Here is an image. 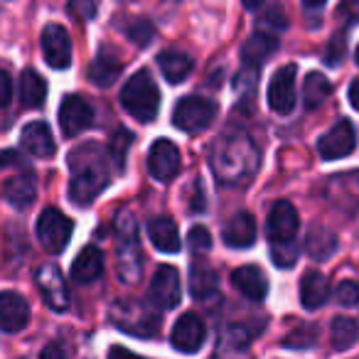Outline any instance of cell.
I'll return each instance as SVG.
<instances>
[{
    "label": "cell",
    "instance_id": "obj_34",
    "mask_svg": "<svg viewBox=\"0 0 359 359\" xmlns=\"http://www.w3.org/2000/svg\"><path fill=\"white\" fill-rule=\"evenodd\" d=\"M271 256H273V264L278 269H290L298 261V246L293 239L288 241H271Z\"/></svg>",
    "mask_w": 359,
    "mask_h": 359
},
{
    "label": "cell",
    "instance_id": "obj_37",
    "mask_svg": "<svg viewBox=\"0 0 359 359\" xmlns=\"http://www.w3.org/2000/svg\"><path fill=\"white\" fill-rule=\"evenodd\" d=\"M315 344V330L310 327H300L295 332H290L288 337L283 339V347L290 349H305V347H313Z\"/></svg>",
    "mask_w": 359,
    "mask_h": 359
},
{
    "label": "cell",
    "instance_id": "obj_5",
    "mask_svg": "<svg viewBox=\"0 0 359 359\" xmlns=\"http://www.w3.org/2000/svg\"><path fill=\"white\" fill-rule=\"evenodd\" d=\"M217 116V106L202 96H185L172 111V123L185 133H202Z\"/></svg>",
    "mask_w": 359,
    "mask_h": 359
},
{
    "label": "cell",
    "instance_id": "obj_19",
    "mask_svg": "<svg viewBox=\"0 0 359 359\" xmlns=\"http://www.w3.org/2000/svg\"><path fill=\"white\" fill-rule=\"evenodd\" d=\"M222 239L226 241V246L231 249H249L256 241V219L249 212H239L234 215L222 229Z\"/></svg>",
    "mask_w": 359,
    "mask_h": 359
},
{
    "label": "cell",
    "instance_id": "obj_38",
    "mask_svg": "<svg viewBox=\"0 0 359 359\" xmlns=\"http://www.w3.org/2000/svg\"><path fill=\"white\" fill-rule=\"evenodd\" d=\"M99 11V0H69V13L76 20H91Z\"/></svg>",
    "mask_w": 359,
    "mask_h": 359
},
{
    "label": "cell",
    "instance_id": "obj_33",
    "mask_svg": "<svg viewBox=\"0 0 359 359\" xmlns=\"http://www.w3.org/2000/svg\"><path fill=\"white\" fill-rule=\"evenodd\" d=\"M259 27L266 32H280L288 27V18H285V11L283 6H278V3H273V6H269L264 13L259 15Z\"/></svg>",
    "mask_w": 359,
    "mask_h": 359
},
{
    "label": "cell",
    "instance_id": "obj_46",
    "mask_svg": "<svg viewBox=\"0 0 359 359\" xmlns=\"http://www.w3.org/2000/svg\"><path fill=\"white\" fill-rule=\"evenodd\" d=\"M349 101H352V106L359 111V79H354L352 86H349Z\"/></svg>",
    "mask_w": 359,
    "mask_h": 359
},
{
    "label": "cell",
    "instance_id": "obj_45",
    "mask_svg": "<svg viewBox=\"0 0 359 359\" xmlns=\"http://www.w3.org/2000/svg\"><path fill=\"white\" fill-rule=\"evenodd\" d=\"M20 163V155L13 153V150H0V170L3 168H11V165Z\"/></svg>",
    "mask_w": 359,
    "mask_h": 359
},
{
    "label": "cell",
    "instance_id": "obj_48",
    "mask_svg": "<svg viewBox=\"0 0 359 359\" xmlns=\"http://www.w3.org/2000/svg\"><path fill=\"white\" fill-rule=\"evenodd\" d=\"M241 3H244L246 8H249V11H256V8H261L266 3V0H241Z\"/></svg>",
    "mask_w": 359,
    "mask_h": 359
},
{
    "label": "cell",
    "instance_id": "obj_10",
    "mask_svg": "<svg viewBox=\"0 0 359 359\" xmlns=\"http://www.w3.org/2000/svg\"><path fill=\"white\" fill-rule=\"evenodd\" d=\"M180 168H182V158L175 143H170L168 138L155 140V145L148 153V170L158 182H170L177 177Z\"/></svg>",
    "mask_w": 359,
    "mask_h": 359
},
{
    "label": "cell",
    "instance_id": "obj_3",
    "mask_svg": "<svg viewBox=\"0 0 359 359\" xmlns=\"http://www.w3.org/2000/svg\"><path fill=\"white\" fill-rule=\"evenodd\" d=\"M121 104L123 109L140 123L155 121L160 109V91L148 72H135L121 89Z\"/></svg>",
    "mask_w": 359,
    "mask_h": 359
},
{
    "label": "cell",
    "instance_id": "obj_25",
    "mask_svg": "<svg viewBox=\"0 0 359 359\" xmlns=\"http://www.w3.org/2000/svg\"><path fill=\"white\" fill-rule=\"evenodd\" d=\"M150 241L158 251L163 254H177L180 251V231L170 217H158L148 224Z\"/></svg>",
    "mask_w": 359,
    "mask_h": 359
},
{
    "label": "cell",
    "instance_id": "obj_2",
    "mask_svg": "<svg viewBox=\"0 0 359 359\" xmlns=\"http://www.w3.org/2000/svg\"><path fill=\"white\" fill-rule=\"evenodd\" d=\"M116 239H118V251H116V269L123 283L133 285L140 280V271H143V254H140L138 244V224H135L130 210H121L116 217Z\"/></svg>",
    "mask_w": 359,
    "mask_h": 359
},
{
    "label": "cell",
    "instance_id": "obj_31",
    "mask_svg": "<svg viewBox=\"0 0 359 359\" xmlns=\"http://www.w3.org/2000/svg\"><path fill=\"white\" fill-rule=\"evenodd\" d=\"M190 293L197 300H210L217 293V273L207 266H195L190 276Z\"/></svg>",
    "mask_w": 359,
    "mask_h": 359
},
{
    "label": "cell",
    "instance_id": "obj_43",
    "mask_svg": "<svg viewBox=\"0 0 359 359\" xmlns=\"http://www.w3.org/2000/svg\"><path fill=\"white\" fill-rule=\"evenodd\" d=\"M342 57H344V37L337 35L332 42H330L327 52H325V62H327L330 67H334V65H339Z\"/></svg>",
    "mask_w": 359,
    "mask_h": 359
},
{
    "label": "cell",
    "instance_id": "obj_18",
    "mask_svg": "<svg viewBox=\"0 0 359 359\" xmlns=\"http://www.w3.org/2000/svg\"><path fill=\"white\" fill-rule=\"evenodd\" d=\"M20 143H22V148L35 155V158H52L57 150L52 128L45 121H32V123H27L20 133Z\"/></svg>",
    "mask_w": 359,
    "mask_h": 359
},
{
    "label": "cell",
    "instance_id": "obj_16",
    "mask_svg": "<svg viewBox=\"0 0 359 359\" xmlns=\"http://www.w3.org/2000/svg\"><path fill=\"white\" fill-rule=\"evenodd\" d=\"M30 323V305L20 293L3 290L0 293V330L3 332H22Z\"/></svg>",
    "mask_w": 359,
    "mask_h": 359
},
{
    "label": "cell",
    "instance_id": "obj_24",
    "mask_svg": "<svg viewBox=\"0 0 359 359\" xmlns=\"http://www.w3.org/2000/svg\"><path fill=\"white\" fill-rule=\"evenodd\" d=\"M330 298V283L320 271H308L300 283V303L305 310H318L327 303Z\"/></svg>",
    "mask_w": 359,
    "mask_h": 359
},
{
    "label": "cell",
    "instance_id": "obj_11",
    "mask_svg": "<svg viewBox=\"0 0 359 359\" xmlns=\"http://www.w3.org/2000/svg\"><path fill=\"white\" fill-rule=\"evenodd\" d=\"M207 339V327H205V320L195 313H185L182 318L175 323V330H172V347L182 354H195L202 349Z\"/></svg>",
    "mask_w": 359,
    "mask_h": 359
},
{
    "label": "cell",
    "instance_id": "obj_17",
    "mask_svg": "<svg viewBox=\"0 0 359 359\" xmlns=\"http://www.w3.org/2000/svg\"><path fill=\"white\" fill-rule=\"evenodd\" d=\"M300 226L298 212L290 202H276L273 210L269 215V226H266V234L271 241H288L295 236Z\"/></svg>",
    "mask_w": 359,
    "mask_h": 359
},
{
    "label": "cell",
    "instance_id": "obj_20",
    "mask_svg": "<svg viewBox=\"0 0 359 359\" xmlns=\"http://www.w3.org/2000/svg\"><path fill=\"white\" fill-rule=\"evenodd\" d=\"M104 273V251L99 246H86L72 264V278L76 283H94Z\"/></svg>",
    "mask_w": 359,
    "mask_h": 359
},
{
    "label": "cell",
    "instance_id": "obj_21",
    "mask_svg": "<svg viewBox=\"0 0 359 359\" xmlns=\"http://www.w3.org/2000/svg\"><path fill=\"white\" fill-rule=\"evenodd\" d=\"M231 283L249 300H264L266 293H269V280H266L264 271L259 266H241V269H236L231 273Z\"/></svg>",
    "mask_w": 359,
    "mask_h": 359
},
{
    "label": "cell",
    "instance_id": "obj_15",
    "mask_svg": "<svg viewBox=\"0 0 359 359\" xmlns=\"http://www.w3.org/2000/svg\"><path fill=\"white\" fill-rule=\"evenodd\" d=\"M295 65L280 67L269 84V106L276 114H290L295 106Z\"/></svg>",
    "mask_w": 359,
    "mask_h": 359
},
{
    "label": "cell",
    "instance_id": "obj_22",
    "mask_svg": "<svg viewBox=\"0 0 359 359\" xmlns=\"http://www.w3.org/2000/svg\"><path fill=\"white\" fill-rule=\"evenodd\" d=\"M121 72H123V62L118 60L116 52H111L109 47L104 45L99 50V55L94 57V62H91L89 79L99 86H111V84H116Z\"/></svg>",
    "mask_w": 359,
    "mask_h": 359
},
{
    "label": "cell",
    "instance_id": "obj_28",
    "mask_svg": "<svg viewBox=\"0 0 359 359\" xmlns=\"http://www.w3.org/2000/svg\"><path fill=\"white\" fill-rule=\"evenodd\" d=\"M20 99L27 109L42 106L47 99V81L42 74H37L35 69H25L20 76Z\"/></svg>",
    "mask_w": 359,
    "mask_h": 359
},
{
    "label": "cell",
    "instance_id": "obj_32",
    "mask_svg": "<svg viewBox=\"0 0 359 359\" xmlns=\"http://www.w3.org/2000/svg\"><path fill=\"white\" fill-rule=\"evenodd\" d=\"M359 339V325L352 318H339L332 320V347L334 349H349Z\"/></svg>",
    "mask_w": 359,
    "mask_h": 359
},
{
    "label": "cell",
    "instance_id": "obj_50",
    "mask_svg": "<svg viewBox=\"0 0 359 359\" xmlns=\"http://www.w3.org/2000/svg\"><path fill=\"white\" fill-rule=\"evenodd\" d=\"M303 3H305L308 8H320V6L325 3V0H303Z\"/></svg>",
    "mask_w": 359,
    "mask_h": 359
},
{
    "label": "cell",
    "instance_id": "obj_13",
    "mask_svg": "<svg viewBox=\"0 0 359 359\" xmlns=\"http://www.w3.org/2000/svg\"><path fill=\"white\" fill-rule=\"evenodd\" d=\"M94 123V109L89 106V101L84 96H65L60 106V126L62 133L74 138L81 130H86Z\"/></svg>",
    "mask_w": 359,
    "mask_h": 359
},
{
    "label": "cell",
    "instance_id": "obj_1",
    "mask_svg": "<svg viewBox=\"0 0 359 359\" xmlns=\"http://www.w3.org/2000/svg\"><path fill=\"white\" fill-rule=\"evenodd\" d=\"M69 200L74 205H89L109 185V168L104 163V155L91 143L81 145L69 155Z\"/></svg>",
    "mask_w": 359,
    "mask_h": 359
},
{
    "label": "cell",
    "instance_id": "obj_29",
    "mask_svg": "<svg viewBox=\"0 0 359 359\" xmlns=\"http://www.w3.org/2000/svg\"><path fill=\"white\" fill-rule=\"evenodd\" d=\"M305 251L318 261L327 259L337 251V236L325 226H313L305 236Z\"/></svg>",
    "mask_w": 359,
    "mask_h": 359
},
{
    "label": "cell",
    "instance_id": "obj_14",
    "mask_svg": "<svg viewBox=\"0 0 359 359\" xmlns=\"http://www.w3.org/2000/svg\"><path fill=\"white\" fill-rule=\"evenodd\" d=\"M357 145V133H354V126L349 121H337L327 133L320 138L318 150L325 160H337V158H347L349 153Z\"/></svg>",
    "mask_w": 359,
    "mask_h": 359
},
{
    "label": "cell",
    "instance_id": "obj_39",
    "mask_svg": "<svg viewBox=\"0 0 359 359\" xmlns=\"http://www.w3.org/2000/svg\"><path fill=\"white\" fill-rule=\"evenodd\" d=\"M153 35H155L153 25H150L148 20H138V22H133V27H128V37L140 47H148V42L153 40Z\"/></svg>",
    "mask_w": 359,
    "mask_h": 359
},
{
    "label": "cell",
    "instance_id": "obj_12",
    "mask_svg": "<svg viewBox=\"0 0 359 359\" xmlns=\"http://www.w3.org/2000/svg\"><path fill=\"white\" fill-rule=\"evenodd\" d=\"M42 55L52 69H67L72 65V40L62 25H45L42 30Z\"/></svg>",
    "mask_w": 359,
    "mask_h": 359
},
{
    "label": "cell",
    "instance_id": "obj_51",
    "mask_svg": "<svg viewBox=\"0 0 359 359\" xmlns=\"http://www.w3.org/2000/svg\"><path fill=\"white\" fill-rule=\"evenodd\" d=\"M354 60H357V65H359V47H357V55H354Z\"/></svg>",
    "mask_w": 359,
    "mask_h": 359
},
{
    "label": "cell",
    "instance_id": "obj_41",
    "mask_svg": "<svg viewBox=\"0 0 359 359\" xmlns=\"http://www.w3.org/2000/svg\"><path fill=\"white\" fill-rule=\"evenodd\" d=\"M190 246L195 254H205V251L212 249V236L210 231L205 229V226H195V229L190 231Z\"/></svg>",
    "mask_w": 359,
    "mask_h": 359
},
{
    "label": "cell",
    "instance_id": "obj_27",
    "mask_svg": "<svg viewBox=\"0 0 359 359\" xmlns=\"http://www.w3.org/2000/svg\"><path fill=\"white\" fill-rule=\"evenodd\" d=\"M158 65L163 76L170 81V84H180V81H185L192 72V57L185 55V52H177V50H168V52H160L158 57Z\"/></svg>",
    "mask_w": 359,
    "mask_h": 359
},
{
    "label": "cell",
    "instance_id": "obj_30",
    "mask_svg": "<svg viewBox=\"0 0 359 359\" xmlns=\"http://www.w3.org/2000/svg\"><path fill=\"white\" fill-rule=\"evenodd\" d=\"M332 94V84L327 81V76L320 74V72H310L305 76V84H303V101L308 109H318L327 96Z\"/></svg>",
    "mask_w": 359,
    "mask_h": 359
},
{
    "label": "cell",
    "instance_id": "obj_8",
    "mask_svg": "<svg viewBox=\"0 0 359 359\" xmlns=\"http://www.w3.org/2000/svg\"><path fill=\"white\" fill-rule=\"evenodd\" d=\"M325 195H327L330 205H332L334 210L344 212V215L359 212V170L330 177Z\"/></svg>",
    "mask_w": 359,
    "mask_h": 359
},
{
    "label": "cell",
    "instance_id": "obj_6",
    "mask_svg": "<svg viewBox=\"0 0 359 359\" xmlns=\"http://www.w3.org/2000/svg\"><path fill=\"white\" fill-rule=\"evenodd\" d=\"M74 224L67 215H62L60 210H45L37 219V239L45 246L50 254H60L72 239Z\"/></svg>",
    "mask_w": 359,
    "mask_h": 359
},
{
    "label": "cell",
    "instance_id": "obj_26",
    "mask_svg": "<svg viewBox=\"0 0 359 359\" xmlns=\"http://www.w3.org/2000/svg\"><path fill=\"white\" fill-rule=\"evenodd\" d=\"M276 50H278V40H276V35L273 32L261 30L244 45V50H241V60H244L246 67H261Z\"/></svg>",
    "mask_w": 359,
    "mask_h": 359
},
{
    "label": "cell",
    "instance_id": "obj_44",
    "mask_svg": "<svg viewBox=\"0 0 359 359\" xmlns=\"http://www.w3.org/2000/svg\"><path fill=\"white\" fill-rule=\"evenodd\" d=\"M13 99V79L3 67H0V106H8Z\"/></svg>",
    "mask_w": 359,
    "mask_h": 359
},
{
    "label": "cell",
    "instance_id": "obj_7",
    "mask_svg": "<svg viewBox=\"0 0 359 359\" xmlns=\"http://www.w3.org/2000/svg\"><path fill=\"white\" fill-rule=\"evenodd\" d=\"M35 283H37V288H40L45 303L50 305L52 310L65 313V310L69 308V285H67L60 266H55V264L40 266L35 273Z\"/></svg>",
    "mask_w": 359,
    "mask_h": 359
},
{
    "label": "cell",
    "instance_id": "obj_35",
    "mask_svg": "<svg viewBox=\"0 0 359 359\" xmlns=\"http://www.w3.org/2000/svg\"><path fill=\"white\" fill-rule=\"evenodd\" d=\"M130 140L133 138H130L128 130H118V133L111 138V158L118 165V170H123V165H126V150H128Z\"/></svg>",
    "mask_w": 359,
    "mask_h": 359
},
{
    "label": "cell",
    "instance_id": "obj_23",
    "mask_svg": "<svg viewBox=\"0 0 359 359\" xmlns=\"http://www.w3.org/2000/svg\"><path fill=\"white\" fill-rule=\"evenodd\" d=\"M3 197L11 207L15 210H27V207L35 202L37 197V182L30 172L18 175V177L8 180L6 187H3Z\"/></svg>",
    "mask_w": 359,
    "mask_h": 359
},
{
    "label": "cell",
    "instance_id": "obj_36",
    "mask_svg": "<svg viewBox=\"0 0 359 359\" xmlns=\"http://www.w3.org/2000/svg\"><path fill=\"white\" fill-rule=\"evenodd\" d=\"M334 298H337V303L347 305V308L359 305V283L357 280H342V283L334 288Z\"/></svg>",
    "mask_w": 359,
    "mask_h": 359
},
{
    "label": "cell",
    "instance_id": "obj_49",
    "mask_svg": "<svg viewBox=\"0 0 359 359\" xmlns=\"http://www.w3.org/2000/svg\"><path fill=\"white\" fill-rule=\"evenodd\" d=\"M109 354H111V357H116V354H130V352L126 347H111Z\"/></svg>",
    "mask_w": 359,
    "mask_h": 359
},
{
    "label": "cell",
    "instance_id": "obj_40",
    "mask_svg": "<svg viewBox=\"0 0 359 359\" xmlns=\"http://www.w3.org/2000/svg\"><path fill=\"white\" fill-rule=\"evenodd\" d=\"M249 342H251V334L241 325H234V327H229L224 332V344H231L234 349H246Z\"/></svg>",
    "mask_w": 359,
    "mask_h": 359
},
{
    "label": "cell",
    "instance_id": "obj_4",
    "mask_svg": "<svg viewBox=\"0 0 359 359\" xmlns=\"http://www.w3.org/2000/svg\"><path fill=\"white\" fill-rule=\"evenodd\" d=\"M153 308V303L145 305L138 300H121L111 308V318L123 332L138 334V337H153L160 330V315Z\"/></svg>",
    "mask_w": 359,
    "mask_h": 359
},
{
    "label": "cell",
    "instance_id": "obj_47",
    "mask_svg": "<svg viewBox=\"0 0 359 359\" xmlns=\"http://www.w3.org/2000/svg\"><path fill=\"white\" fill-rule=\"evenodd\" d=\"M65 354V349H60V347H47L45 352H42V357H62Z\"/></svg>",
    "mask_w": 359,
    "mask_h": 359
},
{
    "label": "cell",
    "instance_id": "obj_9",
    "mask_svg": "<svg viewBox=\"0 0 359 359\" xmlns=\"http://www.w3.org/2000/svg\"><path fill=\"white\" fill-rule=\"evenodd\" d=\"M180 295H182L180 273L172 266H160V269L155 271L153 280H150L148 303H153L155 308H160V310H175L180 303Z\"/></svg>",
    "mask_w": 359,
    "mask_h": 359
},
{
    "label": "cell",
    "instance_id": "obj_42",
    "mask_svg": "<svg viewBox=\"0 0 359 359\" xmlns=\"http://www.w3.org/2000/svg\"><path fill=\"white\" fill-rule=\"evenodd\" d=\"M337 13H339V18L347 22V25L359 22V0H339Z\"/></svg>",
    "mask_w": 359,
    "mask_h": 359
}]
</instances>
